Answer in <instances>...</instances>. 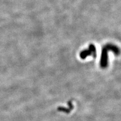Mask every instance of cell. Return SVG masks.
<instances>
[{
    "label": "cell",
    "instance_id": "3957f363",
    "mask_svg": "<svg viewBox=\"0 0 121 121\" xmlns=\"http://www.w3.org/2000/svg\"><path fill=\"white\" fill-rule=\"evenodd\" d=\"M69 109H66L65 108H62V107H60V108H58V110H60V111H63V112H65V113H69L70 110L72 109L73 106H72V104L70 102H69Z\"/></svg>",
    "mask_w": 121,
    "mask_h": 121
},
{
    "label": "cell",
    "instance_id": "7a4b0ae2",
    "mask_svg": "<svg viewBox=\"0 0 121 121\" xmlns=\"http://www.w3.org/2000/svg\"><path fill=\"white\" fill-rule=\"evenodd\" d=\"M91 56L94 58H95L96 56V48H95V45L93 44H91L89 45L88 49L82 51L80 53V57L83 60L86 58L87 56Z\"/></svg>",
    "mask_w": 121,
    "mask_h": 121
},
{
    "label": "cell",
    "instance_id": "6da1fadb",
    "mask_svg": "<svg viewBox=\"0 0 121 121\" xmlns=\"http://www.w3.org/2000/svg\"><path fill=\"white\" fill-rule=\"evenodd\" d=\"M109 51H113L116 55L119 54V49L117 46L111 44L105 45L102 49L100 60V66L103 69H105L108 66V53Z\"/></svg>",
    "mask_w": 121,
    "mask_h": 121
}]
</instances>
